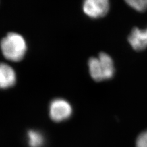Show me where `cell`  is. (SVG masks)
<instances>
[{
	"instance_id": "1",
	"label": "cell",
	"mask_w": 147,
	"mask_h": 147,
	"mask_svg": "<svg viewBox=\"0 0 147 147\" xmlns=\"http://www.w3.org/2000/svg\"><path fill=\"white\" fill-rule=\"evenodd\" d=\"M90 74L96 82H102L111 79L115 72L114 63L109 55L102 52L98 57L90 58L88 62Z\"/></svg>"
},
{
	"instance_id": "2",
	"label": "cell",
	"mask_w": 147,
	"mask_h": 147,
	"mask_svg": "<svg viewBox=\"0 0 147 147\" xmlns=\"http://www.w3.org/2000/svg\"><path fill=\"white\" fill-rule=\"evenodd\" d=\"M3 56L8 60L20 61L26 52V43L23 37L16 33H9L2 39L0 43Z\"/></svg>"
},
{
	"instance_id": "3",
	"label": "cell",
	"mask_w": 147,
	"mask_h": 147,
	"mask_svg": "<svg viewBox=\"0 0 147 147\" xmlns=\"http://www.w3.org/2000/svg\"><path fill=\"white\" fill-rule=\"evenodd\" d=\"M72 113L71 104L64 99H53L49 105V115L53 121L61 122L69 119Z\"/></svg>"
},
{
	"instance_id": "4",
	"label": "cell",
	"mask_w": 147,
	"mask_h": 147,
	"mask_svg": "<svg viewBox=\"0 0 147 147\" xmlns=\"http://www.w3.org/2000/svg\"><path fill=\"white\" fill-rule=\"evenodd\" d=\"M83 11L93 19H98L106 16L110 9L109 0H84Z\"/></svg>"
},
{
	"instance_id": "5",
	"label": "cell",
	"mask_w": 147,
	"mask_h": 147,
	"mask_svg": "<svg viewBox=\"0 0 147 147\" xmlns=\"http://www.w3.org/2000/svg\"><path fill=\"white\" fill-rule=\"evenodd\" d=\"M128 42L132 48L137 52L142 51L147 47V28L140 29L136 27L133 28L128 36Z\"/></svg>"
},
{
	"instance_id": "6",
	"label": "cell",
	"mask_w": 147,
	"mask_h": 147,
	"mask_svg": "<svg viewBox=\"0 0 147 147\" xmlns=\"http://www.w3.org/2000/svg\"><path fill=\"white\" fill-rule=\"evenodd\" d=\"M16 82V74L13 68L6 63H0V88H10Z\"/></svg>"
},
{
	"instance_id": "7",
	"label": "cell",
	"mask_w": 147,
	"mask_h": 147,
	"mask_svg": "<svg viewBox=\"0 0 147 147\" xmlns=\"http://www.w3.org/2000/svg\"><path fill=\"white\" fill-rule=\"evenodd\" d=\"M27 142L30 147H43L45 137L42 133L36 130H30L27 133Z\"/></svg>"
},
{
	"instance_id": "8",
	"label": "cell",
	"mask_w": 147,
	"mask_h": 147,
	"mask_svg": "<svg viewBox=\"0 0 147 147\" xmlns=\"http://www.w3.org/2000/svg\"><path fill=\"white\" fill-rule=\"evenodd\" d=\"M131 8L137 12H143L147 10V0H125Z\"/></svg>"
},
{
	"instance_id": "9",
	"label": "cell",
	"mask_w": 147,
	"mask_h": 147,
	"mask_svg": "<svg viewBox=\"0 0 147 147\" xmlns=\"http://www.w3.org/2000/svg\"><path fill=\"white\" fill-rule=\"evenodd\" d=\"M136 147H147V130L142 132L137 137Z\"/></svg>"
}]
</instances>
